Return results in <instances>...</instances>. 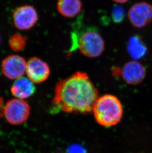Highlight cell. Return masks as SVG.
Returning <instances> with one entry per match:
<instances>
[{"label":"cell","instance_id":"6da1fadb","mask_svg":"<svg viewBox=\"0 0 152 153\" xmlns=\"http://www.w3.org/2000/svg\"><path fill=\"white\" fill-rule=\"evenodd\" d=\"M98 92L86 72L77 71L56 84L53 98L55 110L67 113L92 111Z\"/></svg>","mask_w":152,"mask_h":153},{"label":"cell","instance_id":"7a4b0ae2","mask_svg":"<svg viewBox=\"0 0 152 153\" xmlns=\"http://www.w3.org/2000/svg\"><path fill=\"white\" fill-rule=\"evenodd\" d=\"M92 111L96 121L105 127L118 124L123 114V108L120 101L117 97L110 94L98 97Z\"/></svg>","mask_w":152,"mask_h":153},{"label":"cell","instance_id":"3957f363","mask_svg":"<svg viewBox=\"0 0 152 153\" xmlns=\"http://www.w3.org/2000/svg\"><path fill=\"white\" fill-rule=\"evenodd\" d=\"M72 37L73 46H75L80 52L89 58H97L105 49V41L96 29L86 28Z\"/></svg>","mask_w":152,"mask_h":153},{"label":"cell","instance_id":"277c9868","mask_svg":"<svg viewBox=\"0 0 152 153\" xmlns=\"http://www.w3.org/2000/svg\"><path fill=\"white\" fill-rule=\"evenodd\" d=\"M30 107L24 100L13 99L7 102L4 110V114L10 124H21L26 121L29 117Z\"/></svg>","mask_w":152,"mask_h":153},{"label":"cell","instance_id":"5b68a950","mask_svg":"<svg viewBox=\"0 0 152 153\" xmlns=\"http://www.w3.org/2000/svg\"><path fill=\"white\" fill-rule=\"evenodd\" d=\"M128 16L134 27H144L152 22V5L146 1L135 3L129 9Z\"/></svg>","mask_w":152,"mask_h":153},{"label":"cell","instance_id":"8992f818","mask_svg":"<svg viewBox=\"0 0 152 153\" xmlns=\"http://www.w3.org/2000/svg\"><path fill=\"white\" fill-rule=\"evenodd\" d=\"M27 62L22 56L17 55L7 56L1 64L3 74L10 79H17L26 72Z\"/></svg>","mask_w":152,"mask_h":153},{"label":"cell","instance_id":"52a82bcc","mask_svg":"<svg viewBox=\"0 0 152 153\" xmlns=\"http://www.w3.org/2000/svg\"><path fill=\"white\" fill-rule=\"evenodd\" d=\"M38 16L34 7L25 5L17 7L13 13V20L16 27L26 30L33 27L37 23Z\"/></svg>","mask_w":152,"mask_h":153},{"label":"cell","instance_id":"ba28073f","mask_svg":"<svg viewBox=\"0 0 152 153\" xmlns=\"http://www.w3.org/2000/svg\"><path fill=\"white\" fill-rule=\"evenodd\" d=\"M26 74L35 83L43 82L49 78L50 69L49 65L42 59L33 57L27 62Z\"/></svg>","mask_w":152,"mask_h":153},{"label":"cell","instance_id":"9c48e42d","mask_svg":"<svg viewBox=\"0 0 152 153\" xmlns=\"http://www.w3.org/2000/svg\"><path fill=\"white\" fill-rule=\"evenodd\" d=\"M123 80L130 85H137L142 82L146 75L145 67L137 61H129L124 65L121 70Z\"/></svg>","mask_w":152,"mask_h":153},{"label":"cell","instance_id":"30bf717a","mask_svg":"<svg viewBox=\"0 0 152 153\" xmlns=\"http://www.w3.org/2000/svg\"><path fill=\"white\" fill-rule=\"evenodd\" d=\"M36 90L34 83L28 78L21 77L16 79L11 88V92L19 99L28 98Z\"/></svg>","mask_w":152,"mask_h":153},{"label":"cell","instance_id":"8fae6325","mask_svg":"<svg viewBox=\"0 0 152 153\" xmlns=\"http://www.w3.org/2000/svg\"><path fill=\"white\" fill-rule=\"evenodd\" d=\"M81 0H58L57 10L61 16L67 18L77 16L82 11Z\"/></svg>","mask_w":152,"mask_h":153},{"label":"cell","instance_id":"7c38bea8","mask_svg":"<svg viewBox=\"0 0 152 153\" xmlns=\"http://www.w3.org/2000/svg\"><path fill=\"white\" fill-rule=\"evenodd\" d=\"M147 48L139 35L131 37L127 44V51L129 56L135 61L143 58L147 52Z\"/></svg>","mask_w":152,"mask_h":153},{"label":"cell","instance_id":"4fadbf2b","mask_svg":"<svg viewBox=\"0 0 152 153\" xmlns=\"http://www.w3.org/2000/svg\"><path fill=\"white\" fill-rule=\"evenodd\" d=\"M27 39L20 34H15L10 37L9 40V46L11 49L15 52L23 50L26 45Z\"/></svg>","mask_w":152,"mask_h":153},{"label":"cell","instance_id":"5bb4252c","mask_svg":"<svg viewBox=\"0 0 152 153\" xmlns=\"http://www.w3.org/2000/svg\"><path fill=\"white\" fill-rule=\"evenodd\" d=\"M111 16L115 23H121L124 20L125 16V9L121 6H115L112 9Z\"/></svg>","mask_w":152,"mask_h":153},{"label":"cell","instance_id":"9a60e30c","mask_svg":"<svg viewBox=\"0 0 152 153\" xmlns=\"http://www.w3.org/2000/svg\"><path fill=\"white\" fill-rule=\"evenodd\" d=\"M66 153H86V152L83 146L79 144H73L68 148Z\"/></svg>","mask_w":152,"mask_h":153},{"label":"cell","instance_id":"2e32d148","mask_svg":"<svg viewBox=\"0 0 152 153\" xmlns=\"http://www.w3.org/2000/svg\"><path fill=\"white\" fill-rule=\"evenodd\" d=\"M112 1L117 4H125L128 2L129 0H112Z\"/></svg>","mask_w":152,"mask_h":153},{"label":"cell","instance_id":"e0dca14e","mask_svg":"<svg viewBox=\"0 0 152 153\" xmlns=\"http://www.w3.org/2000/svg\"><path fill=\"white\" fill-rule=\"evenodd\" d=\"M0 41H1V38H0Z\"/></svg>","mask_w":152,"mask_h":153}]
</instances>
